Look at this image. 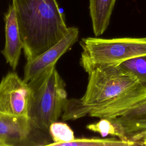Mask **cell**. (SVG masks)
Listing matches in <instances>:
<instances>
[{
  "label": "cell",
  "mask_w": 146,
  "mask_h": 146,
  "mask_svg": "<svg viewBox=\"0 0 146 146\" xmlns=\"http://www.w3.org/2000/svg\"><path fill=\"white\" fill-rule=\"evenodd\" d=\"M48 132L52 140L48 145L59 146L60 144L67 143L75 139L72 129L66 124L57 121L52 123L49 127Z\"/></svg>",
  "instance_id": "obj_13"
},
{
  "label": "cell",
  "mask_w": 146,
  "mask_h": 146,
  "mask_svg": "<svg viewBox=\"0 0 146 146\" xmlns=\"http://www.w3.org/2000/svg\"><path fill=\"white\" fill-rule=\"evenodd\" d=\"M117 66L134 75L141 84L146 86V55L129 59Z\"/></svg>",
  "instance_id": "obj_14"
},
{
  "label": "cell",
  "mask_w": 146,
  "mask_h": 146,
  "mask_svg": "<svg viewBox=\"0 0 146 146\" xmlns=\"http://www.w3.org/2000/svg\"><path fill=\"white\" fill-rule=\"evenodd\" d=\"M47 132L35 127L27 116L0 114V141L5 146L48 145Z\"/></svg>",
  "instance_id": "obj_5"
},
{
  "label": "cell",
  "mask_w": 146,
  "mask_h": 146,
  "mask_svg": "<svg viewBox=\"0 0 146 146\" xmlns=\"http://www.w3.org/2000/svg\"><path fill=\"white\" fill-rule=\"evenodd\" d=\"M79 34L78 27H68L67 33L56 43L38 56L27 61L24 68L23 79L28 83L50 67L55 66L59 59L76 42Z\"/></svg>",
  "instance_id": "obj_7"
},
{
  "label": "cell",
  "mask_w": 146,
  "mask_h": 146,
  "mask_svg": "<svg viewBox=\"0 0 146 146\" xmlns=\"http://www.w3.org/2000/svg\"><path fill=\"white\" fill-rule=\"evenodd\" d=\"M86 92L80 99H67L62 118L85 116L112 119L146 103V86L117 65L98 66L88 72Z\"/></svg>",
  "instance_id": "obj_1"
},
{
  "label": "cell",
  "mask_w": 146,
  "mask_h": 146,
  "mask_svg": "<svg viewBox=\"0 0 146 146\" xmlns=\"http://www.w3.org/2000/svg\"><path fill=\"white\" fill-rule=\"evenodd\" d=\"M137 145H139L138 143L130 140H117L115 138H75L71 141L60 144L59 146H130Z\"/></svg>",
  "instance_id": "obj_12"
},
{
  "label": "cell",
  "mask_w": 146,
  "mask_h": 146,
  "mask_svg": "<svg viewBox=\"0 0 146 146\" xmlns=\"http://www.w3.org/2000/svg\"><path fill=\"white\" fill-rule=\"evenodd\" d=\"M4 21L5 44L1 52L6 63L9 64L13 70H15L18 64L23 46L15 7L12 3L9 5L7 11L5 13Z\"/></svg>",
  "instance_id": "obj_8"
},
{
  "label": "cell",
  "mask_w": 146,
  "mask_h": 146,
  "mask_svg": "<svg viewBox=\"0 0 146 146\" xmlns=\"http://www.w3.org/2000/svg\"><path fill=\"white\" fill-rule=\"evenodd\" d=\"M112 119L121 125L125 136L130 140L139 143L141 139L146 135V115L131 119Z\"/></svg>",
  "instance_id": "obj_10"
},
{
  "label": "cell",
  "mask_w": 146,
  "mask_h": 146,
  "mask_svg": "<svg viewBox=\"0 0 146 146\" xmlns=\"http://www.w3.org/2000/svg\"><path fill=\"white\" fill-rule=\"evenodd\" d=\"M26 60L38 56L67 33L56 0H12Z\"/></svg>",
  "instance_id": "obj_2"
},
{
  "label": "cell",
  "mask_w": 146,
  "mask_h": 146,
  "mask_svg": "<svg viewBox=\"0 0 146 146\" xmlns=\"http://www.w3.org/2000/svg\"><path fill=\"white\" fill-rule=\"evenodd\" d=\"M141 144H142V145H146V136H145L140 141Z\"/></svg>",
  "instance_id": "obj_16"
},
{
  "label": "cell",
  "mask_w": 146,
  "mask_h": 146,
  "mask_svg": "<svg viewBox=\"0 0 146 146\" xmlns=\"http://www.w3.org/2000/svg\"><path fill=\"white\" fill-rule=\"evenodd\" d=\"M116 0H89V10L93 32L96 36L107 29Z\"/></svg>",
  "instance_id": "obj_9"
},
{
  "label": "cell",
  "mask_w": 146,
  "mask_h": 146,
  "mask_svg": "<svg viewBox=\"0 0 146 146\" xmlns=\"http://www.w3.org/2000/svg\"><path fill=\"white\" fill-rule=\"evenodd\" d=\"M27 83L31 90L28 117L35 127L48 131L63 113L67 100L66 84L55 66Z\"/></svg>",
  "instance_id": "obj_3"
},
{
  "label": "cell",
  "mask_w": 146,
  "mask_h": 146,
  "mask_svg": "<svg viewBox=\"0 0 146 146\" xmlns=\"http://www.w3.org/2000/svg\"><path fill=\"white\" fill-rule=\"evenodd\" d=\"M146 115V103H144L143 104L141 105L140 106L135 108L124 115L118 117L117 118L120 119H123V120H125V119H133L136 118L143 115Z\"/></svg>",
  "instance_id": "obj_15"
},
{
  "label": "cell",
  "mask_w": 146,
  "mask_h": 146,
  "mask_svg": "<svg viewBox=\"0 0 146 146\" xmlns=\"http://www.w3.org/2000/svg\"><path fill=\"white\" fill-rule=\"evenodd\" d=\"M87 128L94 132L99 133L102 137L110 135L117 136L121 140H129L125 136L121 125L113 119H100L99 121L95 123L87 125Z\"/></svg>",
  "instance_id": "obj_11"
},
{
  "label": "cell",
  "mask_w": 146,
  "mask_h": 146,
  "mask_svg": "<svg viewBox=\"0 0 146 146\" xmlns=\"http://www.w3.org/2000/svg\"><path fill=\"white\" fill-rule=\"evenodd\" d=\"M80 64L86 72L98 66L119 65L146 55V37L103 39L87 37L80 42Z\"/></svg>",
  "instance_id": "obj_4"
},
{
  "label": "cell",
  "mask_w": 146,
  "mask_h": 146,
  "mask_svg": "<svg viewBox=\"0 0 146 146\" xmlns=\"http://www.w3.org/2000/svg\"><path fill=\"white\" fill-rule=\"evenodd\" d=\"M30 93L29 84L9 72L0 82V114L28 117Z\"/></svg>",
  "instance_id": "obj_6"
}]
</instances>
